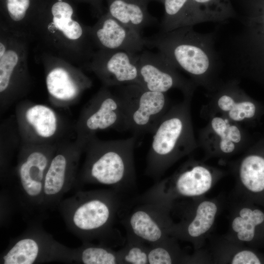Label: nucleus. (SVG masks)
I'll return each mask as SVG.
<instances>
[{
    "instance_id": "nucleus-27",
    "label": "nucleus",
    "mask_w": 264,
    "mask_h": 264,
    "mask_svg": "<svg viewBox=\"0 0 264 264\" xmlns=\"http://www.w3.org/2000/svg\"><path fill=\"white\" fill-rule=\"evenodd\" d=\"M201 22L223 21L233 15L230 0H192Z\"/></svg>"
},
{
    "instance_id": "nucleus-8",
    "label": "nucleus",
    "mask_w": 264,
    "mask_h": 264,
    "mask_svg": "<svg viewBox=\"0 0 264 264\" xmlns=\"http://www.w3.org/2000/svg\"><path fill=\"white\" fill-rule=\"evenodd\" d=\"M126 131L138 137L153 133L171 106L166 93L153 91L136 84L117 87Z\"/></svg>"
},
{
    "instance_id": "nucleus-16",
    "label": "nucleus",
    "mask_w": 264,
    "mask_h": 264,
    "mask_svg": "<svg viewBox=\"0 0 264 264\" xmlns=\"http://www.w3.org/2000/svg\"><path fill=\"white\" fill-rule=\"evenodd\" d=\"M138 53L122 50L97 49L82 68L93 72L108 88L129 84L140 85Z\"/></svg>"
},
{
    "instance_id": "nucleus-19",
    "label": "nucleus",
    "mask_w": 264,
    "mask_h": 264,
    "mask_svg": "<svg viewBox=\"0 0 264 264\" xmlns=\"http://www.w3.org/2000/svg\"><path fill=\"white\" fill-rule=\"evenodd\" d=\"M91 36L97 49L122 50L137 54L145 46L140 32L112 17L108 12L91 27Z\"/></svg>"
},
{
    "instance_id": "nucleus-14",
    "label": "nucleus",
    "mask_w": 264,
    "mask_h": 264,
    "mask_svg": "<svg viewBox=\"0 0 264 264\" xmlns=\"http://www.w3.org/2000/svg\"><path fill=\"white\" fill-rule=\"evenodd\" d=\"M211 92L203 110L220 114L242 125L254 126L264 114V106L249 96L234 80L220 84Z\"/></svg>"
},
{
    "instance_id": "nucleus-33",
    "label": "nucleus",
    "mask_w": 264,
    "mask_h": 264,
    "mask_svg": "<svg viewBox=\"0 0 264 264\" xmlns=\"http://www.w3.org/2000/svg\"></svg>"
},
{
    "instance_id": "nucleus-7",
    "label": "nucleus",
    "mask_w": 264,
    "mask_h": 264,
    "mask_svg": "<svg viewBox=\"0 0 264 264\" xmlns=\"http://www.w3.org/2000/svg\"><path fill=\"white\" fill-rule=\"evenodd\" d=\"M0 36V112L2 114L22 100L30 89L32 81L27 56L32 39L2 24Z\"/></svg>"
},
{
    "instance_id": "nucleus-24",
    "label": "nucleus",
    "mask_w": 264,
    "mask_h": 264,
    "mask_svg": "<svg viewBox=\"0 0 264 264\" xmlns=\"http://www.w3.org/2000/svg\"><path fill=\"white\" fill-rule=\"evenodd\" d=\"M72 263L82 264H121L118 251L108 245L91 242H84L75 248H72Z\"/></svg>"
},
{
    "instance_id": "nucleus-21",
    "label": "nucleus",
    "mask_w": 264,
    "mask_h": 264,
    "mask_svg": "<svg viewBox=\"0 0 264 264\" xmlns=\"http://www.w3.org/2000/svg\"><path fill=\"white\" fill-rule=\"evenodd\" d=\"M251 145L241 162L239 176L247 190L261 194L264 193V137Z\"/></svg>"
},
{
    "instance_id": "nucleus-9",
    "label": "nucleus",
    "mask_w": 264,
    "mask_h": 264,
    "mask_svg": "<svg viewBox=\"0 0 264 264\" xmlns=\"http://www.w3.org/2000/svg\"><path fill=\"white\" fill-rule=\"evenodd\" d=\"M14 115L22 143L58 144L75 133L74 124L46 105L22 99L17 103Z\"/></svg>"
},
{
    "instance_id": "nucleus-11",
    "label": "nucleus",
    "mask_w": 264,
    "mask_h": 264,
    "mask_svg": "<svg viewBox=\"0 0 264 264\" xmlns=\"http://www.w3.org/2000/svg\"><path fill=\"white\" fill-rule=\"evenodd\" d=\"M85 143L77 139L60 142L48 167L44 186V205L53 211L64 195L74 187Z\"/></svg>"
},
{
    "instance_id": "nucleus-10",
    "label": "nucleus",
    "mask_w": 264,
    "mask_h": 264,
    "mask_svg": "<svg viewBox=\"0 0 264 264\" xmlns=\"http://www.w3.org/2000/svg\"><path fill=\"white\" fill-rule=\"evenodd\" d=\"M41 221L28 222L24 232L11 240L1 254L0 264H37L59 262L72 263V248L56 241Z\"/></svg>"
},
{
    "instance_id": "nucleus-26",
    "label": "nucleus",
    "mask_w": 264,
    "mask_h": 264,
    "mask_svg": "<svg viewBox=\"0 0 264 264\" xmlns=\"http://www.w3.org/2000/svg\"><path fill=\"white\" fill-rule=\"evenodd\" d=\"M240 215L241 217L233 221V229L238 233L240 240L251 242L256 236L258 228L264 224V212L259 209L243 208Z\"/></svg>"
},
{
    "instance_id": "nucleus-12",
    "label": "nucleus",
    "mask_w": 264,
    "mask_h": 264,
    "mask_svg": "<svg viewBox=\"0 0 264 264\" xmlns=\"http://www.w3.org/2000/svg\"><path fill=\"white\" fill-rule=\"evenodd\" d=\"M42 61L48 99L54 107L67 108L80 100L92 85L82 68L59 57L42 52Z\"/></svg>"
},
{
    "instance_id": "nucleus-17",
    "label": "nucleus",
    "mask_w": 264,
    "mask_h": 264,
    "mask_svg": "<svg viewBox=\"0 0 264 264\" xmlns=\"http://www.w3.org/2000/svg\"><path fill=\"white\" fill-rule=\"evenodd\" d=\"M203 112L207 123L199 132L198 145L208 151L228 154L251 145L250 136L242 125L219 113Z\"/></svg>"
},
{
    "instance_id": "nucleus-2",
    "label": "nucleus",
    "mask_w": 264,
    "mask_h": 264,
    "mask_svg": "<svg viewBox=\"0 0 264 264\" xmlns=\"http://www.w3.org/2000/svg\"><path fill=\"white\" fill-rule=\"evenodd\" d=\"M58 145L21 143L16 164L2 183L8 186L9 201L28 222L42 221L47 214L44 205V182Z\"/></svg>"
},
{
    "instance_id": "nucleus-31",
    "label": "nucleus",
    "mask_w": 264,
    "mask_h": 264,
    "mask_svg": "<svg viewBox=\"0 0 264 264\" xmlns=\"http://www.w3.org/2000/svg\"><path fill=\"white\" fill-rule=\"evenodd\" d=\"M149 2L151 1H155L163 3V0H148Z\"/></svg>"
},
{
    "instance_id": "nucleus-30",
    "label": "nucleus",
    "mask_w": 264,
    "mask_h": 264,
    "mask_svg": "<svg viewBox=\"0 0 264 264\" xmlns=\"http://www.w3.org/2000/svg\"><path fill=\"white\" fill-rule=\"evenodd\" d=\"M233 264H260L262 261L253 252L250 250H243L238 253L234 257Z\"/></svg>"
},
{
    "instance_id": "nucleus-13",
    "label": "nucleus",
    "mask_w": 264,
    "mask_h": 264,
    "mask_svg": "<svg viewBox=\"0 0 264 264\" xmlns=\"http://www.w3.org/2000/svg\"><path fill=\"white\" fill-rule=\"evenodd\" d=\"M110 88L103 86L100 88L83 107L74 124L76 138L84 143L101 131H126L119 99Z\"/></svg>"
},
{
    "instance_id": "nucleus-29",
    "label": "nucleus",
    "mask_w": 264,
    "mask_h": 264,
    "mask_svg": "<svg viewBox=\"0 0 264 264\" xmlns=\"http://www.w3.org/2000/svg\"><path fill=\"white\" fill-rule=\"evenodd\" d=\"M149 245L127 235V242L118 250L121 264H149Z\"/></svg>"
},
{
    "instance_id": "nucleus-18",
    "label": "nucleus",
    "mask_w": 264,
    "mask_h": 264,
    "mask_svg": "<svg viewBox=\"0 0 264 264\" xmlns=\"http://www.w3.org/2000/svg\"><path fill=\"white\" fill-rule=\"evenodd\" d=\"M131 210L122 220L127 235L149 245L167 239L169 221L165 209L153 203L143 202Z\"/></svg>"
},
{
    "instance_id": "nucleus-1",
    "label": "nucleus",
    "mask_w": 264,
    "mask_h": 264,
    "mask_svg": "<svg viewBox=\"0 0 264 264\" xmlns=\"http://www.w3.org/2000/svg\"><path fill=\"white\" fill-rule=\"evenodd\" d=\"M29 34L35 39L42 52L65 60L81 68L96 51L91 26L86 25L74 16L72 6L57 0L47 15L34 17Z\"/></svg>"
},
{
    "instance_id": "nucleus-25",
    "label": "nucleus",
    "mask_w": 264,
    "mask_h": 264,
    "mask_svg": "<svg viewBox=\"0 0 264 264\" xmlns=\"http://www.w3.org/2000/svg\"><path fill=\"white\" fill-rule=\"evenodd\" d=\"M7 16L0 24L9 29L29 36L30 20L27 12L30 0H5Z\"/></svg>"
},
{
    "instance_id": "nucleus-15",
    "label": "nucleus",
    "mask_w": 264,
    "mask_h": 264,
    "mask_svg": "<svg viewBox=\"0 0 264 264\" xmlns=\"http://www.w3.org/2000/svg\"><path fill=\"white\" fill-rule=\"evenodd\" d=\"M137 66L140 86L143 88L163 93L177 88L184 97H192L196 85L180 75L159 52L142 51L138 53Z\"/></svg>"
},
{
    "instance_id": "nucleus-4",
    "label": "nucleus",
    "mask_w": 264,
    "mask_h": 264,
    "mask_svg": "<svg viewBox=\"0 0 264 264\" xmlns=\"http://www.w3.org/2000/svg\"><path fill=\"white\" fill-rule=\"evenodd\" d=\"M137 137L102 140L95 135L84 145V162L74 187L104 185L119 190L135 184L134 150Z\"/></svg>"
},
{
    "instance_id": "nucleus-6",
    "label": "nucleus",
    "mask_w": 264,
    "mask_h": 264,
    "mask_svg": "<svg viewBox=\"0 0 264 264\" xmlns=\"http://www.w3.org/2000/svg\"><path fill=\"white\" fill-rule=\"evenodd\" d=\"M191 97L171 106L153 132L147 155L145 175L158 179L176 160L198 145L194 134Z\"/></svg>"
},
{
    "instance_id": "nucleus-3",
    "label": "nucleus",
    "mask_w": 264,
    "mask_h": 264,
    "mask_svg": "<svg viewBox=\"0 0 264 264\" xmlns=\"http://www.w3.org/2000/svg\"><path fill=\"white\" fill-rule=\"evenodd\" d=\"M144 38L145 46L156 48L176 69L188 74L196 85H201L212 91L220 84L216 80L215 57L211 42L194 31L192 26L169 32L160 31Z\"/></svg>"
},
{
    "instance_id": "nucleus-28",
    "label": "nucleus",
    "mask_w": 264,
    "mask_h": 264,
    "mask_svg": "<svg viewBox=\"0 0 264 264\" xmlns=\"http://www.w3.org/2000/svg\"><path fill=\"white\" fill-rule=\"evenodd\" d=\"M217 211L216 204L205 201L199 204L196 216L187 226V233L192 238H196L207 232L212 226Z\"/></svg>"
},
{
    "instance_id": "nucleus-5",
    "label": "nucleus",
    "mask_w": 264,
    "mask_h": 264,
    "mask_svg": "<svg viewBox=\"0 0 264 264\" xmlns=\"http://www.w3.org/2000/svg\"><path fill=\"white\" fill-rule=\"evenodd\" d=\"M120 206L116 191H78L62 199L58 209L68 229L82 242L107 245L115 236L113 224Z\"/></svg>"
},
{
    "instance_id": "nucleus-22",
    "label": "nucleus",
    "mask_w": 264,
    "mask_h": 264,
    "mask_svg": "<svg viewBox=\"0 0 264 264\" xmlns=\"http://www.w3.org/2000/svg\"><path fill=\"white\" fill-rule=\"evenodd\" d=\"M164 14L160 24L162 32L192 26L201 22L192 0H163Z\"/></svg>"
},
{
    "instance_id": "nucleus-23",
    "label": "nucleus",
    "mask_w": 264,
    "mask_h": 264,
    "mask_svg": "<svg viewBox=\"0 0 264 264\" xmlns=\"http://www.w3.org/2000/svg\"><path fill=\"white\" fill-rule=\"evenodd\" d=\"M15 115L2 121L0 125V179L3 182L12 166L14 154L21 144Z\"/></svg>"
},
{
    "instance_id": "nucleus-32",
    "label": "nucleus",
    "mask_w": 264,
    "mask_h": 264,
    "mask_svg": "<svg viewBox=\"0 0 264 264\" xmlns=\"http://www.w3.org/2000/svg\"><path fill=\"white\" fill-rule=\"evenodd\" d=\"M92 2L95 3V4H97L100 2V0H92Z\"/></svg>"
},
{
    "instance_id": "nucleus-20",
    "label": "nucleus",
    "mask_w": 264,
    "mask_h": 264,
    "mask_svg": "<svg viewBox=\"0 0 264 264\" xmlns=\"http://www.w3.org/2000/svg\"><path fill=\"white\" fill-rule=\"evenodd\" d=\"M148 0H108V13L116 20L139 32L157 23L148 10Z\"/></svg>"
}]
</instances>
